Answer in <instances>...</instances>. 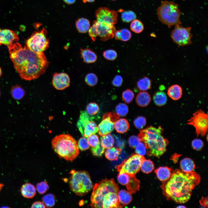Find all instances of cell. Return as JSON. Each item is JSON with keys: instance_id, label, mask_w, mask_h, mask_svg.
<instances>
[{"instance_id": "1", "label": "cell", "mask_w": 208, "mask_h": 208, "mask_svg": "<svg viewBox=\"0 0 208 208\" xmlns=\"http://www.w3.org/2000/svg\"><path fill=\"white\" fill-rule=\"evenodd\" d=\"M8 47L14 67L22 79H34L45 72L49 62L44 52L36 53L18 42Z\"/></svg>"}, {"instance_id": "2", "label": "cell", "mask_w": 208, "mask_h": 208, "mask_svg": "<svg viewBox=\"0 0 208 208\" xmlns=\"http://www.w3.org/2000/svg\"><path fill=\"white\" fill-rule=\"evenodd\" d=\"M162 185L167 199L179 203H184L190 198L192 190L200 183V177L194 172H185L176 170Z\"/></svg>"}, {"instance_id": "3", "label": "cell", "mask_w": 208, "mask_h": 208, "mask_svg": "<svg viewBox=\"0 0 208 208\" xmlns=\"http://www.w3.org/2000/svg\"><path fill=\"white\" fill-rule=\"evenodd\" d=\"M119 187L113 179L102 180L93 187L90 206L95 208H121L118 197Z\"/></svg>"}, {"instance_id": "4", "label": "cell", "mask_w": 208, "mask_h": 208, "mask_svg": "<svg viewBox=\"0 0 208 208\" xmlns=\"http://www.w3.org/2000/svg\"><path fill=\"white\" fill-rule=\"evenodd\" d=\"M163 131L161 126L157 128L152 126L140 131L138 136L148 149V156L159 157L166 151L169 142L162 135Z\"/></svg>"}, {"instance_id": "5", "label": "cell", "mask_w": 208, "mask_h": 208, "mask_svg": "<svg viewBox=\"0 0 208 208\" xmlns=\"http://www.w3.org/2000/svg\"><path fill=\"white\" fill-rule=\"evenodd\" d=\"M52 148L61 158L72 162L78 156L79 149L75 139L69 134L55 136L51 141Z\"/></svg>"}, {"instance_id": "6", "label": "cell", "mask_w": 208, "mask_h": 208, "mask_svg": "<svg viewBox=\"0 0 208 208\" xmlns=\"http://www.w3.org/2000/svg\"><path fill=\"white\" fill-rule=\"evenodd\" d=\"M182 12L178 5L170 1H161V5L157 9V14L159 20L169 28L173 25H181L180 17Z\"/></svg>"}, {"instance_id": "7", "label": "cell", "mask_w": 208, "mask_h": 208, "mask_svg": "<svg viewBox=\"0 0 208 208\" xmlns=\"http://www.w3.org/2000/svg\"><path fill=\"white\" fill-rule=\"evenodd\" d=\"M69 184L71 190L76 194L83 196L88 193L93 187L90 175L85 171L71 170Z\"/></svg>"}, {"instance_id": "8", "label": "cell", "mask_w": 208, "mask_h": 208, "mask_svg": "<svg viewBox=\"0 0 208 208\" xmlns=\"http://www.w3.org/2000/svg\"><path fill=\"white\" fill-rule=\"evenodd\" d=\"M47 32L43 28L39 31H35L26 40V46L36 53L44 52L49 47V39L47 37Z\"/></svg>"}, {"instance_id": "9", "label": "cell", "mask_w": 208, "mask_h": 208, "mask_svg": "<svg viewBox=\"0 0 208 208\" xmlns=\"http://www.w3.org/2000/svg\"><path fill=\"white\" fill-rule=\"evenodd\" d=\"M187 123L194 127L197 137H204L208 131V113H205L201 109L198 110L193 114Z\"/></svg>"}, {"instance_id": "10", "label": "cell", "mask_w": 208, "mask_h": 208, "mask_svg": "<svg viewBox=\"0 0 208 208\" xmlns=\"http://www.w3.org/2000/svg\"><path fill=\"white\" fill-rule=\"evenodd\" d=\"M144 159L143 156L138 154H132L117 167V170L119 173H125L135 175L140 171L142 164Z\"/></svg>"}, {"instance_id": "11", "label": "cell", "mask_w": 208, "mask_h": 208, "mask_svg": "<svg viewBox=\"0 0 208 208\" xmlns=\"http://www.w3.org/2000/svg\"><path fill=\"white\" fill-rule=\"evenodd\" d=\"M191 29V27H184L180 25H175L171 33L170 36L173 42L179 47L191 44L193 35Z\"/></svg>"}, {"instance_id": "12", "label": "cell", "mask_w": 208, "mask_h": 208, "mask_svg": "<svg viewBox=\"0 0 208 208\" xmlns=\"http://www.w3.org/2000/svg\"><path fill=\"white\" fill-rule=\"evenodd\" d=\"M92 25L101 40L106 41L114 37L116 31L114 25L95 20L93 22Z\"/></svg>"}, {"instance_id": "13", "label": "cell", "mask_w": 208, "mask_h": 208, "mask_svg": "<svg viewBox=\"0 0 208 208\" xmlns=\"http://www.w3.org/2000/svg\"><path fill=\"white\" fill-rule=\"evenodd\" d=\"M119 118V116L114 112L104 114L103 117V120L98 127L99 135L102 137L111 133L114 128L115 122Z\"/></svg>"}, {"instance_id": "14", "label": "cell", "mask_w": 208, "mask_h": 208, "mask_svg": "<svg viewBox=\"0 0 208 208\" xmlns=\"http://www.w3.org/2000/svg\"><path fill=\"white\" fill-rule=\"evenodd\" d=\"M123 11V10L121 9L116 11L107 7H100L95 12L96 20L99 22L115 24L117 23V12Z\"/></svg>"}, {"instance_id": "15", "label": "cell", "mask_w": 208, "mask_h": 208, "mask_svg": "<svg viewBox=\"0 0 208 208\" xmlns=\"http://www.w3.org/2000/svg\"><path fill=\"white\" fill-rule=\"evenodd\" d=\"M70 83L69 76L65 73H55L53 75L52 83L57 90L64 89L69 86Z\"/></svg>"}, {"instance_id": "16", "label": "cell", "mask_w": 208, "mask_h": 208, "mask_svg": "<svg viewBox=\"0 0 208 208\" xmlns=\"http://www.w3.org/2000/svg\"><path fill=\"white\" fill-rule=\"evenodd\" d=\"M18 40V35L14 31L9 29L0 28V46L4 44L8 46Z\"/></svg>"}, {"instance_id": "17", "label": "cell", "mask_w": 208, "mask_h": 208, "mask_svg": "<svg viewBox=\"0 0 208 208\" xmlns=\"http://www.w3.org/2000/svg\"><path fill=\"white\" fill-rule=\"evenodd\" d=\"M22 196L27 198H33L36 193V188L34 185L29 183L23 184L21 188Z\"/></svg>"}, {"instance_id": "18", "label": "cell", "mask_w": 208, "mask_h": 208, "mask_svg": "<svg viewBox=\"0 0 208 208\" xmlns=\"http://www.w3.org/2000/svg\"><path fill=\"white\" fill-rule=\"evenodd\" d=\"M81 57L83 62L87 63H91L95 62L97 59L96 53L91 49L86 48L81 49Z\"/></svg>"}, {"instance_id": "19", "label": "cell", "mask_w": 208, "mask_h": 208, "mask_svg": "<svg viewBox=\"0 0 208 208\" xmlns=\"http://www.w3.org/2000/svg\"><path fill=\"white\" fill-rule=\"evenodd\" d=\"M151 100L150 94L148 92L142 91L140 92L137 95L135 101L137 105L141 107L147 106Z\"/></svg>"}, {"instance_id": "20", "label": "cell", "mask_w": 208, "mask_h": 208, "mask_svg": "<svg viewBox=\"0 0 208 208\" xmlns=\"http://www.w3.org/2000/svg\"><path fill=\"white\" fill-rule=\"evenodd\" d=\"M86 111H81L77 126L79 131L82 135L84 127L87 123L90 120H92Z\"/></svg>"}, {"instance_id": "21", "label": "cell", "mask_w": 208, "mask_h": 208, "mask_svg": "<svg viewBox=\"0 0 208 208\" xmlns=\"http://www.w3.org/2000/svg\"><path fill=\"white\" fill-rule=\"evenodd\" d=\"M167 94L173 100H178L181 98L182 96V88L178 84L172 85L168 88Z\"/></svg>"}, {"instance_id": "22", "label": "cell", "mask_w": 208, "mask_h": 208, "mask_svg": "<svg viewBox=\"0 0 208 208\" xmlns=\"http://www.w3.org/2000/svg\"><path fill=\"white\" fill-rule=\"evenodd\" d=\"M171 169L167 166L160 167L156 169L155 172L158 179L161 181H166L171 175Z\"/></svg>"}, {"instance_id": "23", "label": "cell", "mask_w": 208, "mask_h": 208, "mask_svg": "<svg viewBox=\"0 0 208 208\" xmlns=\"http://www.w3.org/2000/svg\"><path fill=\"white\" fill-rule=\"evenodd\" d=\"M129 127L128 121L126 119L122 118L117 120L114 123V128L118 133H124L126 132Z\"/></svg>"}, {"instance_id": "24", "label": "cell", "mask_w": 208, "mask_h": 208, "mask_svg": "<svg viewBox=\"0 0 208 208\" xmlns=\"http://www.w3.org/2000/svg\"><path fill=\"white\" fill-rule=\"evenodd\" d=\"M75 25L76 29L79 32L85 33L88 31L90 28V23L88 19L81 18L76 21Z\"/></svg>"}, {"instance_id": "25", "label": "cell", "mask_w": 208, "mask_h": 208, "mask_svg": "<svg viewBox=\"0 0 208 208\" xmlns=\"http://www.w3.org/2000/svg\"><path fill=\"white\" fill-rule=\"evenodd\" d=\"M118 197L119 203L122 207L129 204L132 200L131 194L125 190H122L119 191Z\"/></svg>"}, {"instance_id": "26", "label": "cell", "mask_w": 208, "mask_h": 208, "mask_svg": "<svg viewBox=\"0 0 208 208\" xmlns=\"http://www.w3.org/2000/svg\"><path fill=\"white\" fill-rule=\"evenodd\" d=\"M126 186L131 194L135 193L139 190L140 182L134 175L130 174L129 180Z\"/></svg>"}, {"instance_id": "27", "label": "cell", "mask_w": 208, "mask_h": 208, "mask_svg": "<svg viewBox=\"0 0 208 208\" xmlns=\"http://www.w3.org/2000/svg\"><path fill=\"white\" fill-rule=\"evenodd\" d=\"M98 132V127L93 120L89 121L86 125L84 129L82 136L87 138L90 135Z\"/></svg>"}, {"instance_id": "28", "label": "cell", "mask_w": 208, "mask_h": 208, "mask_svg": "<svg viewBox=\"0 0 208 208\" xmlns=\"http://www.w3.org/2000/svg\"><path fill=\"white\" fill-rule=\"evenodd\" d=\"M180 166L182 171L185 172H192L195 167L194 161L191 159L188 158L182 159L180 161Z\"/></svg>"}, {"instance_id": "29", "label": "cell", "mask_w": 208, "mask_h": 208, "mask_svg": "<svg viewBox=\"0 0 208 208\" xmlns=\"http://www.w3.org/2000/svg\"><path fill=\"white\" fill-rule=\"evenodd\" d=\"M121 152V149L112 147L106 150L105 152V156L107 159L110 160H116Z\"/></svg>"}, {"instance_id": "30", "label": "cell", "mask_w": 208, "mask_h": 208, "mask_svg": "<svg viewBox=\"0 0 208 208\" xmlns=\"http://www.w3.org/2000/svg\"><path fill=\"white\" fill-rule=\"evenodd\" d=\"M153 100L155 104L158 106H162L167 102V97L166 94L162 91H158L155 93Z\"/></svg>"}, {"instance_id": "31", "label": "cell", "mask_w": 208, "mask_h": 208, "mask_svg": "<svg viewBox=\"0 0 208 208\" xmlns=\"http://www.w3.org/2000/svg\"><path fill=\"white\" fill-rule=\"evenodd\" d=\"M151 84V80L146 76L140 79L137 83V88L139 90L142 91H145L150 89Z\"/></svg>"}, {"instance_id": "32", "label": "cell", "mask_w": 208, "mask_h": 208, "mask_svg": "<svg viewBox=\"0 0 208 208\" xmlns=\"http://www.w3.org/2000/svg\"><path fill=\"white\" fill-rule=\"evenodd\" d=\"M25 93L24 90L19 86H13L11 88V95L15 100H18L22 99L24 96Z\"/></svg>"}, {"instance_id": "33", "label": "cell", "mask_w": 208, "mask_h": 208, "mask_svg": "<svg viewBox=\"0 0 208 208\" xmlns=\"http://www.w3.org/2000/svg\"><path fill=\"white\" fill-rule=\"evenodd\" d=\"M100 142L104 148L108 149L113 146L114 143V138L112 135L109 133L102 136Z\"/></svg>"}, {"instance_id": "34", "label": "cell", "mask_w": 208, "mask_h": 208, "mask_svg": "<svg viewBox=\"0 0 208 208\" xmlns=\"http://www.w3.org/2000/svg\"><path fill=\"white\" fill-rule=\"evenodd\" d=\"M131 30L137 34L141 33L144 29V25L140 20L135 19L132 22L130 25Z\"/></svg>"}, {"instance_id": "35", "label": "cell", "mask_w": 208, "mask_h": 208, "mask_svg": "<svg viewBox=\"0 0 208 208\" xmlns=\"http://www.w3.org/2000/svg\"><path fill=\"white\" fill-rule=\"evenodd\" d=\"M141 171L144 173L148 174L151 172L154 169L153 162L149 159H145L141 166Z\"/></svg>"}, {"instance_id": "36", "label": "cell", "mask_w": 208, "mask_h": 208, "mask_svg": "<svg viewBox=\"0 0 208 208\" xmlns=\"http://www.w3.org/2000/svg\"><path fill=\"white\" fill-rule=\"evenodd\" d=\"M42 203L46 207H51L55 204V197L51 194H49L44 196L42 198Z\"/></svg>"}, {"instance_id": "37", "label": "cell", "mask_w": 208, "mask_h": 208, "mask_svg": "<svg viewBox=\"0 0 208 208\" xmlns=\"http://www.w3.org/2000/svg\"><path fill=\"white\" fill-rule=\"evenodd\" d=\"M136 16L133 11L129 10L123 11L121 14L122 21L125 23H129L136 19Z\"/></svg>"}, {"instance_id": "38", "label": "cell", "mask_w": 208, "mask_h": 208, "mask_svg": "<svg viewBox=\"0 0 208 208\" xmlns=\"http://www.w3.org/2000/svg\"><path fill=\"white\" fill-rule=\"evenodd\" d=\"M85 81L88 85L90 86H93L97 83L98 78L95 74L93 73H90L86 75Z\"/></svg>"}, {"instance_id": "39", "label": "cell", "mask_w": 208, "mask_h": 208, "mask_svg": "<svg viewBox=\"0 0 208 208\" xmlns=\"http://www.w3.org/2000/svg\"><path fill=\"white\" fill-rule=\"evenodd\" d=\"M134 95L133 92L130 89H127L124 91L122 94V98L123 100L126 103H131L134 98Z\"/></svg>"}, {"instance_id": "40", "label": "cell", "mask_w": 208, "mask_h": 208, "mask_svg": "<svg viewBox=\"0 0 208 208\" xmlns=\"http://www.w3.org/2000/svg\"><path fill=\"white\" fill-rule=\"evenodd\" d=\"M116 111L117 114L121 116H126L128 113V107L125 104L120 103L116 107Z\"/></svg>"}, {"instance_id": "41", "label": "cell", "mask_w": 208, "mask_h": 208, "mask_svg": "<svg viewBox=\"0 0 208 208\" xmlns=\"http://www.w3.org/2000/svg\"><path fill=\"white\" fill-rule=\"evenodd\" d=\"M86 112L90 116H93L97 114L99 111V106L95 103H90L87 106Z\"/></svg>"}, {"instance_id": "42", "label": "cell", "mask_w": 208, "mask_h": 208, "mask_svg": "<svg viewBox=\"0 0 208 208\" xmlns=\"http://www.w3.org/2000/svg\"><path fill=\"white\" fill-rule=\"evenodd\" d=\"M120 40L126 42L129 40L131 37V34L129 30L124 28L119 30Z\"/></svg>"}, {"instance_id": "43", "label": "cell", "mask_w": 208, "mask_h": 208, "mask_svg": "<svg viewBox=\"0 0 208 208\" xmlns=\"http://www.w3.org/2000/svg\"><path fill=\"white\" fill-rule=\"evenodd\" d=\"M103 55L105 59L109 60H115L118 56L116 51L113 49H108L104 51Z\"/></svg>"}, {"instance_id": "44", "label": "cell", "mask_w": 208, "mask_h": 208, "mask_svg": "<svg viewBox=\"0 0 208 208\" xmlns=\"http://www.w3.org/2000/svg\"><path fill=\"white\" fill-rule=\"evenodd\" d=\"M146 122V120L145 118L142 116L137 117L133 122L134 126L139 129H141L144 127Z\"/></svg>"}, {"instance_id": "45", "label": "cell", "mask_w": 208, "mask_h": 208, "mask_svg": "<svg viewBox=\"0 0 208 208\" xmlns=\"http://www.w3.org/2000/svg\"><path fill=\"white\" fill-rule=\"evenodd\" d=\"M105 148L101 145L100 142L96 146L92 147L91 149L92 154L97 157L101 156L105 151Z\"/></svg>"}, {"instance_id": "46", "label": "cell", "mask_w": 208, "mask_h": 208, "mask_svg": "<svg viewBox=\"0 0 208 208\" xmlns=\"http://www.w3.org/2000/svg\"><path fill=\"white\" fill-rule=\"evenodd\" d=\"M130 178V174L126 173H119L117 179L119 183L122 185H126L128 183Z\"/></svg>"}, {"instance_id": "47", "label": "cell", "mask_w": 208, "mask_h": 208, "mask_svg": "<svg viewBox=\"0 0 208 208\" xmlns=\"http://www.w3.org/2000/svg\"><path fill=\"white\" fill-rule=\"evenodd\" d=\"M36 187L37 191L40 194H44L49 188L47 182L45 181L38 183Z\"/></svg>"}, {"instance_id": "48", "label": "cell", "mask_w": 208, "mask_h": 208, "mask_svg": "<svg viewBox=\"0 0 208 208\" xmlns=\"http://www.w3.org/2000/svg\"><path fill=\"white\" fill-rule=\"evenodd\" d=\"M87 140L89 145L92 147L96 146L99 142L98 136L95 134H92L88 137Z\"/></svg>"}, {"instance_id": "49", "label": "cell", "mask_w": 208, "mask_h": 208, "mask_svg": "<svg viewBox=\"0 0 208 208\" xmlns=\"http://www.w3.org/2000/svg\"><path fill=\"white\" fill-rule=\"evenodd\" d=\"M77 144L79 148L81 151L86 150L89 148L90 145L85 137L80 138Z\"/></svg>"}, {"instance_id": "50", "label": "cell", "mask_w": 208, "mask_h": 208, "mask_svg": "<svg viewBox=\"0 0 208 208\" xmlns=\"http://www.w3.org/2000/svg\"><path fill=\"white\" fill-rule=\"evenodd\" d=\"M138 136L133 135L129 137L128 140V143L131 148H135L138 144L141 141Z\"/></svg>"}, {"instance_id": "51", "label": "cell", "mask_w": 208, "mask_h": 208, "mask_svg": "<svg viewBox=\"0 0 208 208\" xmlns=\"http://www.w3.org/2000/svg\"><path fill=\"white\" fill-rule=\"evenodd\" d=\"M192 146L193 148L196 151L201 150L204 146V143L201 140L195 139L192 142Z\"/></svg>"}, {"instance_id": "52", "label": "cell", "mask_w": 208, "mask_h": 208, "mask_svg": "<svg viewBox=\"0 0 208 208\" xmlns=\"http://www.w3.org/2000/svg\"><path fill=\"white\" fill-rule=\"evenodd\" d=\"M135 148V152L138 154L142 156L145 155L146 148L143 142H140Z\"/></svg>"}, {"instance_id": "53", "label": "cell", "mask_w": 208, "mask_h": 208, "mask_svg": "<svg viewBox=\"0 0 208 208\" xmlns=\"http://www.w3.org/2000/svg\"><path fill=\"white\" fill-rule=\"evenodd\" d=\"M112 135L114 138L116 146L119 148H122L125 145V141L119 136L115 135L114 134H113Z\"/></svg>"}, {"instance_id": "54", "label": "cell", "mask_w": 208, "mask_h": 208, "mask_svg": "<svg viewBox=\"0 0 208 208\" xmlns=\"http://www.w3.org/2000/svg\"><path fill=\"white\" fill-rule=\"evenodd\" d=\"M123 81L122 76L119 75H117L114 78L112 81V83L114 86L119 87L122 85Z\"/></svg>"}, {"instance_id": "55", "label": "cell", "mask_w": 208, "mask_h": 208, "mask_svg": "<svg viewBox=\"0 0 208 208\" xmlns=\"http://www.w3.org/2000/svg\"><path fill=\"white\" fill-rule=\"evenodd\" d=\"M31 208H45L46 207L42 202L36 201L31 206Z\"/></svg>"}, {"instance_id": "56", "label": "cell", "mask_w": 208, "mask_h": 208, "mask_svg": "<svg viewBox=\"0 0 208 208\" xmlns=\"http://www.w3.org/2000/svg\"><path fill=\"white\" fill-rule=\"evenodd\" d=\"M200 205L205 207H208V198L203 197L200 200Z\"/></svg>"}, {"instance_id": "57", "label": "cell", "mask_w": 208, "mask_h": 208, "mask_svg": "<svg viewBox=\"0 0 208 208\" xmlns=\"http://www.w3.org/2000/svg\"><path fill=\"white\" fill-rule=\"evenodd\" d=\"M76 0H63L66 4L70 5L74 3Z\"/></svg>"}, {"instance_id": "58", "label": "cell", "mask_w": 208, "mask_h": 208, "mask_svg": "<svg viewBox=\"0 0 208 208\" xmlns=\"http://www.w3.org/2000/svg\"><path fill=\"white\" fill-rule=\"evenodd\" d=\"M95 0H82L83 2L84 3H86V2H94Z\"/></svg>"}, {"instance_id": "59", "label": "cell", "mask_w": 208, "mask_h": 208, "mask_svg": "<svg viewBox=\"0 0 208 208\" xmlns=\"http://www.w3.org/2000/svg\"><path fill=\"white\" fill-rule=\"evenodd\" d=\"M4 186V185L3 183H0V194L1 191Z\"/></svg>"}, {"instance_id": "60", "label": "cell", "mask_w": 208, "mask_h": 208, "mask_svg": "<svg viewBox=\"0 0 208 208\" xmlns=\"http://www.w3.org/2000/svg\"><path fill=\"white\" fill-rule=\"evenodd\" d=\"M185 207L183 206L182 205H181L180 206H178L177 207V208H185Z\"/></svg>"}, {"instance_id": "61", "label": "cell", "mask_w": 208, "mask_h": 208, "mask_svg": "<svg viewBox=\"0 0 208 208\" xmlns=\"http://www.w3.org/2000/svg\"><path fill=\"white\" fill-rule=\"evenodd\" d=\"M2 70H1V68L0 67V77L1 76V75H2Z\"/></svg>"}, {"instance_id": "62", "label": "cell", "mask_w": 208, "mask_h": 208, "mask_svg": "<svg viewBox=\"0 0 208 208\" xmlns=\"http://www.w3.org/2000/svg\"><path fill=\"white\" fill-rule=\"evenodd\" d=\"M207 136V137H206V138H206V139H207V141H208V134H207V136Z\"/></svg>"}, {"instance_id": "63", "label": "cell", "mask_w": 208, "mask_h": 208, "mask_svg": "<svg viewBox=\"0 0 208 208\" xmlns=\"http://www.w3.org/2000/svg\"><path fill=\"white\" fill-rule=\"evenodd\" d=\"M0 95H1V93H0Z\"/></svg>"}, {"instance_id": "64", "label": "cell", "mask_w": 208, "mask_h": 208, "mask_svg": "<svg viewBox=\"0 0 208 208\" xmlns=\"http://www.w3.org/2000/svg\"><path fill=\"white\" fill-rule=\"evenodd\" d=\"M112 0V1H115V0Z\"/></svg>"}]
</instances>
